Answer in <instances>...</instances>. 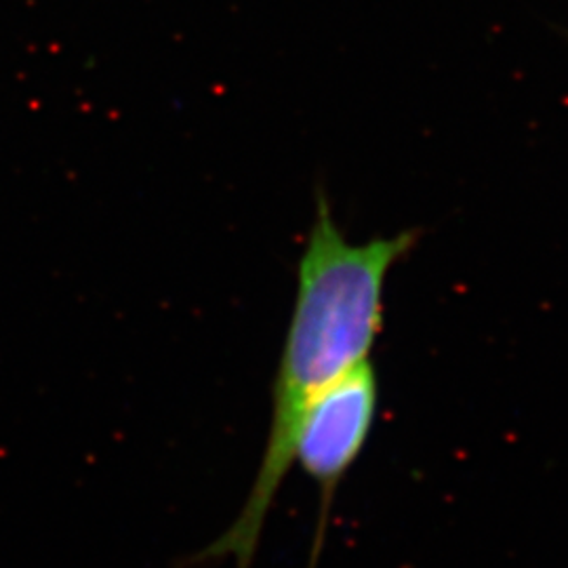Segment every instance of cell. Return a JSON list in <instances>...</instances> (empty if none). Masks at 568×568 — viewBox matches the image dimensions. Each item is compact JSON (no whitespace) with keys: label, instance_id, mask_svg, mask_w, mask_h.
<instances>
[{"label":"cell","instance_id":"cell-2","mask_svg":"<svg viewBox=\"0 0 568 568\" xmlns=\"http://www.w3.org/2000/svg\"><path fill=\"white\" fill-rule=\"evenodd\" d=\"M377 375L365 361L321 392L300 419L293 464H300L321 490L310 568H316L321 560L333 499L365 448L377 417Z\"/></svg>","mask_w":568,"mask_h":568},{"label":"cell","instance_id":"cell-1","mask_svg":"<svg viewBox=\"0 0 568 568\" xmlns=\"http://www.w3.org/2000/svg\"><path fill=\"white\" fill-rule=\"evenodd\" d=\"M413 243V232L349 243L325 199H318L300 262L297 300L276 373L262 466L239 518L199 554V560L230 556L236 568H251L265 518L293 466L300 419L321 392L368 358L382 328L387 272Z\"/></svg>","mask_w":568,"mask_h":568}]
</instances>
